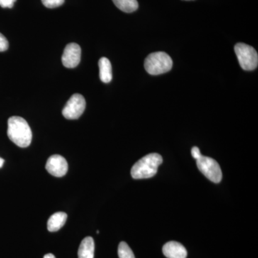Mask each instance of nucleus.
<instances>
[{
    "mask_svg": "<svg viewBox=\"0 0 258 258\" xmlns=\"http://www.w3.org/2000/svg\"><path fill=\"white\" fill-rule=\"evenodd\" d=\"M191 156H192L194 159H196V160H198V159H200V158L203 156L201 154V152H200V149L197 147H193L192 149H191Z\"/></svg>",
    "mask_w": 258,
    "mask_h": 258,
    "instance_id": "18",
    "label": "nucleus"
},
{
    "mask_svg": "<svg viewBox=\"0 0 258 258\" xmlns=\"http://www.w3.org/2000/svg\"><path fill=\"white\" fill-rule=\"evenodd\" d=\"M42 4L47 8H58L64 3V0H42Z\"/></svg>",
    "mask_w": 258,
    "mask_h": 258,
    "instance_id": "15",
    "label": "nucleus"
},
{
    "mask_svg": "<svg viewBox=\"0 0 258 258\" xmlns=\"http://www.w3.org/2000/svg\"><path fill=\"white\" fill-rule=\"evenodd\" d=\"M44 258H55V255L54 254L49 253L45 254V256H44Z\"/></svg>",
    "mask_w": 258,
    "mask_h": 258,
    "instance_id": "19",
    "label": "nucleus"
},
{
    "mask_svg": "<svg viewBox=\"0 0 258 258\" xmlns=\"http://www.w3.org/2000/svg\"><path fill=\"white\" fill-rule=\"evenodd\" d=\"M81 58V47L76 43H70L67 45L62 56V62L64 67L74 69L79 66Z\"/></svg>",
    "mask_w": 258,
    "mask_h": 258,
    "instance_id": "8",
    "label": "nucleus"
},
{
    "mask_svg": "<svg viewBox=\"0 0 258 258\" xmlns=\"http://www.w3.org/2000/svg\"><path fill=\"white\" fill-rule=\"evenodd\" d=\"M235 52L241 68L244 71H253L257 67V52L254 47L244 43H237Z\"/></svg>",
    "mask_w": 258,
    "mask_h": 258,
    "instance_id": "4",
    "label": "nucleus"
},
{
    "mask_svg": "<svg viewBox=\"0 0 258 258\" xmlns=\"http://www.w3.org/2000/svg\"><path fill=\"white\" fill-rule=\"evenodd\" d=\"M45 168L51 175L55 177H62L67 174L69 164L66 159L62 156L55 154L47 159Z\"/></svg>",
    "mask_w": 258,
    "mask_h": 258,
    "instance_id": "7",
    "label": "nucleus"
},
{
    "mask_svg": "<svg viewBox=\"0 0 258 258\" xmlns=\"http://www.w3.org/2000/svg\"><path fill=\"white\" fill-rule=\"evenodd\" d=\"M163 253L167 258H186L187 251L179 242L171 241L164 244Z\"/></svg>",
    "mask_w": 258,
    "mask_h": 258,
    "instance_id": "9",
    "label": "nucleus"
},
{
    "mask_svg": "<svg viewBox=\"0 0 258 258\" xmlns=\"http://www.w3.org/2000/svg\"><path fill=\"white\" fill-rule=\"evenodd\" d=\"M9 47V42L7 40L6 37L0 33V52H5L8 50Z\"/></svg>",
    "mask_w": 258,
    "mask_h": 258,
    "instance_id": "16",
    "label": "nucleus"
},
{
    "mask_svg": "<svg viewBox=\"0 0 258 258\" xmlns=\"http://www.w3.org/2000/svg\"><path fill=\"white\" fill-rule=\"evenodd\" d=\"M113 2L118 9L126 13H133L139 8L137 0H113Z\"/></svg>",
    "mask_w": 258,
    "mask_h": 258,
    "instance_id": "13",
    "label": "nucleus"
},
{
    "mask_svg": "<svg viewBox=\"0 0 258 258\" xmlns=\"http://www.w3.org/2000/svg\"><path fill=\"white\" fill-rule=\"evenodd\" d=\"M86 105V100L82 95H73L64 107L62 115L67 119H78L84 112Z\"/></svg>",
    "mask_w": 258,
    "mask_h": 258,
    "instance_id": "6",
    "label": "nucleus"
},
{
    "mask_svg": "<svg viewBox=\"0 0 258 258\" xmlns=\"http://www.w3.org/2000/svg\"><path fill=\"white\" fill-rule=\"evenodd\" d=\"M100 79L103 83H108L112 80V66L111 62L106 57H101L98 61Z\"/></svg>",
    "mask_w": 258,
    "mask_h": 258,
    "instance_id": "12",
    "label": "nucleus"
},
{
    "mask_svg": "<svg viewBox=\"0 0 258 258\" xmlns=\"http://www.w3.org/2000/svg\"><path fill=\"white\" fill-rule=\"evenodd\" d=\"M67 214L62 212H56L47 221V230L50 232H57L60 230L67 220Z\"/></svg>",
    "mask_w": 258,
    "mask_h": 258,
    "instance_id": "10",
    "label": "nucleus"
},
{
    "mask_svg": "<svg viewBox=\"0 0 258 258\" xmlns=\"http://www.w3.org/2000/svg\"><path fill=\"white\" fill-rule=\"evenodd\" d=\"M163 162L160 154L153 153L137 161L132 167L131 174L135 179H149L155 176L158 167Z\"/></svg>",
    "mask_w": 258,
    "mask_h": 258,
    "instance_id": "2",
    "label": "nucleus"
},
{
    "mask_svg": "<svg viewBox=\"0 0 258 258\" xmlns=\"http://www.w3.org/2000/svg\"><path fill=\"white\" fill-rule=\"evenodd\" d=\"M172 66L170 56L164 52H153L147 56L144 62L146 71L152 76L166 74L171 71Z\"/></svg>",
    "mask_w": 258,
    "mask_h": 258,
    "instance_id": "3",
    "label": "nucleus"
},
{
    "mask_svg": "<svg viewBox=\"0 0 258 258\" xmlns=\"http://www.w3.org/2000/svg\"><path fill=\"white\" fill-rule=\"evenodd\" d=\"M17 0H0V6L3 8H13Z\"/></svg>",
    "mask_w": 258,
    "mask_h": 258,
    "instance_id": "17",
    "label": "nucleus"
},
{
    "mask_svg": "<svg viewBox=\"0 0 258 258\" xmlns=\"http://www.w3.org/2000/svg\"><path fill=\"white\" fill-rule=\"evenodd\" d=\"M5 159H3V158L0 157V168L3 167V165H4Z\"/></svg>",
    "mask_w": 258,
    "mask_h": 258,
    "instance_id": "20",
    "label": "nucleus"
},
{
    "mask_svg": "<svg viewBox=\"0 0 258 258\" xmlns=\"http://www.w3.org/2000/svg\"><path fill=\"white\" fill-rule=\"evenodd\" d=\"M199 170L214 183H219L222 179L221 168L218 163L212 158L202 156L197 160Z\"/></svg>",
    "mask_w": 258,
    "mask_h": 258,
    "instance_id": "5",
    "label": "nucleus"
},
{
    "mask_svg": "<svg viewBox=\"0 0 258 258\" xmlns=\"http://www.w3.org/2000/svg\"><path fill=\"white\" fill-rule=\"evenodd\" d=\"M95 243L91 237L83 239L78 252L79 258H94Z\"/></svg>",
    "mask_w": 258,
    "mask_h": 258,
    "instance_id": "11",
    "label": "nucleus"
},
{
    "mask_svg": "<svg viewBox=\"0 0 258 258\" xmlns=\"http://www.w3.org/2000/svg\"><path fill=\"white\" fill-rule=\"evenodd\" d=\"M8 136L19 147L26 148L31 144V128L28 122L22 117H10L8 120Z\"/></svg>",
    "mask_w": 258,
    "mask_h": 258,
    "instance_id": "1",
    "label": "nucleus"
},
{
    "mask_svg": "<svg viewBox=\"0 0 258 258\" xmlns=\"http://www.w3.org/2000/svg\"><path fill=\"white\" fill-rule=\"evenodd\" d=\"M118 257L119 258H136L133 251L125 242H121L118 245Z\"/></svg>",
    "mask_w": 258,
    "mask_h": 258,
    "instance_id": "14",
    "label": "nucleus"
}]
</instances>
